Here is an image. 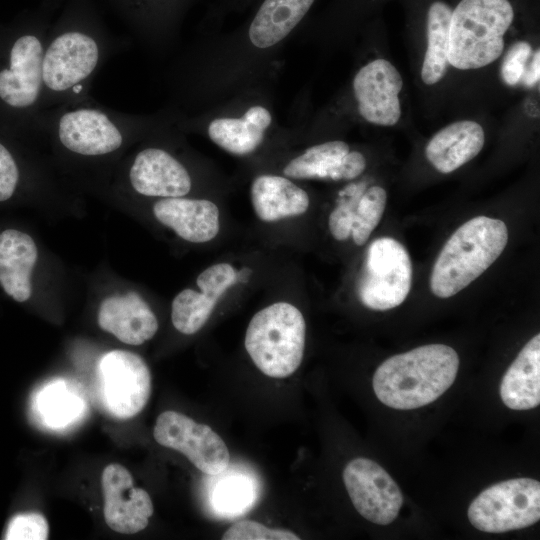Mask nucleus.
<instances>
[{
	"label": "nucleus",
	"mask_w": 540,
	"mask_h": 540,
	"mask_svg": "<svg viewBox=\"0 0 540 540\" xmlns=\"http://www.w3.org/2000/svg\"><path fill=\"white\" fill-rule=\"evenodd\" d=\"M457 352L445 344H428L386 359L375 371L373 390L386 406L410 410L428 405L456 379Z\"/></svg>",
	"instance_id": "1"
},
{
	"label": "nucleus",
	"mask_w": 540,
	"mask_h": 540,
	"mask_svg": "<svg viewBox=\"0 0 540 540\" xmlns=\"http://www.w3.org/2000/svg\"><path fill=\"white\" fill-rule=\"evenodd\" d=\"M507 242L508 229L500 219L477 216L463 223L433 265L431 292L443 299L458 294L499 258Z\"/></svg>",
	"instance_id": "2"
},
{
	"label": "nucleus",
	"mask_w": 540,
	"mask_h": 540,
	"mask_svg": "<svg viewBox=\"0 0 540 540\" xmlns=\"http://www.w3.org/2000/svg\"><path fill=\"white\" fill-rule=\"evenodd\" d=\"M513 19L509 0H461L451 14L448 63L469 70L494 62Z\"/></svg>",
	"instance_id": "3"
},
{
	"label": "nucleus",
	"mask_w": 540,
	"mask_h": 540,
	"mask_svg": "<svg viewBox=\"0 0 540 540\" xmlns=\"http://www.w3.org/2000/svg\"><path fill=\"white\" fill-rule=\"evenodd\" d=\"M306 322L292 303L278 301L256 312L244 345L255 366L266 376L286 378L300 366L305 349Z\"/></svg>",
	"instance_id": "4"
},
{
	"label": "nucleus",
	"mask_w": 540,
	"mask_h": 540,
	"mask_svg": "<svg viewBox=\"0 0 540 540\" xmlns=\"http://www.w3.org/2000/svg\"><path fill=\"white\" fill-rule=\"evenodd\" d=\"M407 249L392 237H379L368 246L356 281V294L367 308L386 311L401 305L412 284Z\"/></svg>",
	"instance_id": "5"
},
{
	"label": "nucleus",
	"mask_w": 540,
	"mask_h": 540,
	"mask_svg": "<svg viewBox=\"0 0 540 540\" xmlns=\"http://www.w3.org/2000/svg\"><path fill=\"white\" fill-rule=\"evenodd\" d=\"M45 43L34 33H22L5 43L0 53V108L11 116L28 115L44 93Z\"/></svg>",
	"instance_id": "6"
},
{
	"label": "nucleus",
	"mask_w": 540,
	"mask_h": 540,
	"mask_svg": "<svg viewBox=\"0 0 540 540\" xmlns=\"http://www.w3.org/2000/svg\"><path fill=\"white\" fill-rule=\"evenodd\" d=\"M467 515L476 529L487 533L529 527L540 519V483L531 478L496 483L471 502Z\"/></svg>",
	"instance_id": "7"
},
{
	"label": "nucleus",
	"mask_w": 540,
	"mask_h": 540,
	"mask_svg": "<svg viewBox=\"0 0 540 540\" xmlns=\"http://www.w3.org/2000/svg\"><path fill=\"white\" fill-rule=\"evenodd\" d=\"M102 402L117 419H129L146 406L151 393V374L137 354L113 350L98 365Z\"/></svg>",
	"instance_id": "8"
},
{
	"label": "nucleus",
	"mask_w": 540,
	"mask_h": 540,
	"mask_svg": "<svg viewBox=\"0 0 540 540\" xmlns=\"http://www.w3.org/2000/svg\"><path fill=\"white\" fill-rule=\"evenodd\" d=\"M153 436L164 447L179 451L201 472L215 475L230 463V454L222 438L208 425L176 412L161 413Z\"/></svg>",
	"instance_id": "9"
},
{
	"label": "nucleus",
	"mask_w": 540,
	"mask_h": 540,
	"mask_svg": "<svg viewBox=\"0 0 540 540\" xmlns=\"http://www.w3.org/2000/svg\"><path fill=\"white\" fill-rule=\"evenodd\" d=\"M100 59L101 46L92 35L78 30L58 34L45 44L44 92L59 95L81 86L94 73Z\"/></svg>",
	"instance_id": "10"
},
{
	"label": "nucleus",
	"mask_w": 540,
	"mask_h": 540,
	"mask_svg": "<svg viewBox=\"0 0 540 540\" xmlns=\"http://www.w3.org/2000/svg\"><path fill=\"white\" fill-rule=\"evenodd\" d=\"M343 481L353 506L366 520L388 525L396 519L403 496L378 463L368 458L351 460L344 468Z\"/></svg>",
	"instance_id": "11"
},
{
	"label": "nucleus",
	"mask_w": 540,
	"mask_h": 540,
	"mask_svg": "<svg viewBox=\"0 0 540 540\" xmlns=\"http://www.w3.org/2000/svg\"><path fill=\"white\" fill-rule=\"evenodd\" d=\"M56 135L68 151L82 156H103L124 143V124L107 111L92 106L66 109L55 120Z\"/></svg>",
	"instance_id": "12"
},
{
	"label": "nucleus",
	"mask_w": 540,
	"mask_h": 540,
	"mask_svg": "<svg viewBox=\"0 0 540 540\" xmlns=\"http://www.w3.org/2000/svg\"><path fill=\"white\" fill-rule=\"evenodd\" d=\"M104 519L112 530L135 534L149 523L154 508L150 495L134 486L130 472L118 463L107 465L101 476Z\"/></svg>",
	"instance_id": "13"
},
{
	"label": "nucleus",
	"mask_w": 540,
	"mask_h": 540,
	"mask_svg": "<svg viewBox=\"0 0 540 540\" xmlns=\"http://www.w3.org/2000/svg\"><path fill=\"white\" fill-rule=\"evenodd\" d=\"M402 86L400 73L389 61L376 59L363 66L353 80L361 116L375 125H395L401 116L399 93Z\"/></svg>",
	"instance_id": "14"
},
{
	"label": "nucleus",
	"mask_w": 540,
	"mask_h": 540,
	"mask_svg": "<svg viewBox=\"0 0 540 540\" xmlns=\"http://www.w3.org/2000/svg\"><path fill=\"white\" fill-rule=\"evenodd\" d=\"M366 168V159L350 151L347 143L333 140L314 145L291 159L283 168L284 176L299 180L350 181Z\"/></svg>",
	"instance_id": "15"
},
{
	"label": "nucleus",
	"mask_w": 540,
	"mask_h": 540,
	"mask_svg": "<svg viewBox=\"0 0 540 540\" xmlns=\"http://www.w3.org/2000/svg\"><path fill=\"white\" fill-rule=\"evenodd\" d=\"M129 179L137 193L148 197H183L192 187L185 166L166 150L155 147L145 148L136 154Z\"/></svg>",
	"instance_id": "16"
},
{
	"label": "nucleus",
	"mask_w": 540,
	"mask_h": 540,
	"mask_svg": "<svg viewBox=\"0 0 540 540\" xmlns=\"http://www.w3.org/2000/svg\"><path fill=\"white\" fill-rule=\"evenodd\" d=\"M153 214L178 237L191 243L210 242L221 228L220 210L207 199L161 198L155 202Z\"/></svg>",
	"instance_id": "17"
},
{
	"label": "nucleus",
	"mask_w": 540,
	"mask_h": 540,
	"mask_svg": "<svg viewBox=\"0 0 540 540\" xmlns=\"http://www.w3.org/2000/svg\"><path fill=\"white\" fill-rule=\"evenodd\" d=\"M98 324L102 330L130 345L143 344L158 330L154 312L135 292L104 299L98 311Z\"/></svg>",
	"instance_id": "18"
},
{
	"label": "nucleus",
	"mask_w": 540,
	"mask_h": 540,
	"mask_svg": "<svg viewBox=\"0 0 540 540\" xmlns=\"http://www.w3.org/2000/svg\"><path fill=\"white\" fill-rule=\"evenodd\" d=\"M261 492L256 474L233 465L215 475H208L206 503L216 518L234 519L251 510Z\"/></svg>",
	"instance_id": "19"
},
{
	"label": "nucleus",
	"mask_w": 540,
	"mask_h": 540,
	"mask_svg": "<svg viewBox=\"0 0 540 540\" xmlns=\"http://www.w3.org/2000/svg\"><path fill=\"white\" fill-rule=\"evenodd\" d=\"M255 215L266 223H275L304 215L310 206L307 192L286 176L262 174L250 187Z\"/></svg>",
	"instance_id": "20"
},
{
	"label": "nucleus",
	"mask_w": 540,
	"mask_h": 540,
	"mask_svg": "<svg viewBox=\"0 0 540 540\" xmlns=\"http://www.w3.org/2000/svg\"><path fill=\"white\" fill-rule=\"evenodd\" d=\"M484 142V130L479 123L458 121L444 127L430 139L425 155L437 171L448 174L476 157Z\"/></svg>",
	"instance_id": "21"
},
{
	"label": "nucleus",
	"mask_w": 540,
	"mask_h": 540,
	"mask_svg": "<svg viewBox=\"0 0 540 540\" xmlns=\"http://www.w3.org/2000/svg\"><path fill=\"white\" fill-rule=\"evenodd\" d=\"M38 257L33 239L15 229L0 232V285L18 302L31 296V273Z\"/></svg>",
	"instance_id": "22"
},
{
	"label": "nucleus",
	"mask_w": 540,
	"mask_h": 540,
	"mask_svg": "<svg viewBox=\"0 0 540 540\" xmlns=\"http://www.w3.org/2000/svg\"><path fill=\"white\" fill-rule=\"evenodd\" d=\"M503 403L528 410L540 403V335L533 336L505 372L500 384Z\"/></svg>",
	"instance_id": "23"
},
{
	"label": "nucleus",
	"mask_w": 540,
	"mask_h": 540,
	"mask_svg": "<svg viewBox=\"0 0 540 540\" xmlns=\"http://www.w3.org/2000/svg\"><path fill=\"white\" fill-rule=\"evenodd\" d=\"M314 0H265L255 15L249 39L260 49L283 40L302 20Z\"/></svg>",
	"instance_id": "24"
},
{
	"label": "nucleus",
	"mask_w": 540,
	"mask_h": 540,
	"mask_svg": "<svg viewBox=\"0 0 540 540\" xmlns=\"http://www.w3.org/2000/svg\"><path fill=\"white\" fill-rule=\"evenodd\" d=\"M452 9L443 1L431 3L427 13V49L421 78L427 85L439 82L448 64L449 25Z\"/></svg>",
	"instance_id": "25"
},
{
	"label": "nucleus",
	"mask_w": 540,
	"mask_h": 540,
	"mask_svg": "<svg viewBox=\"0 0 540 540\" xmlns=\"http://www.w3.org/2000/svg\"><path fill=\"white\" fill-rule=\"evenodd\" d=\"M265 130L245 115L241 118L222 117L212 120L208 136L223 150L238 156L254 152L263 142Z\"/></svg>",
	"instance_id": "26"
},
{
	"label": "nucleus",
	"mask_w": 540,
	"mask_h": 540,
	"mask_svg": "<svg viewBox=\"0 0 540 540\" xmlns=\"http://www.w3.org/2000/svg\"><path fill=\"white\" fill-rule=\"evenodd\" d=\"M220 299L205 290L186 288L172 301L171 320L177 331L185 335L198 332L209 320Z\"/></svg>",
	"instance_id": "27"
},
{
	"label": "nucleus",
	"mask_w": 540,
	"mask_h": 540,
	"mask_svg": "<svg viewBox=\"0 0 540 540\" xmlns=\"http://www.w3.org/2000/svg\"><path fill=\"white\" fill-rule=\"evenodd\" d=\"M35 405L42 420L54 427L73 422L83 410V401L63 381L51 383L42 389Z\"/></svg>",
	"instance_id": "28"
},
{
	"label": "nucleus",
	"mask_w": 540,
	"mask_h": 540,
	"mask_svg": "<svg viewBox=\"0 0 540 540\" xmlns=\"http://www.w3.org/2000/svg\"><path fill=\"white\" fill-rule=\"evenodd\" d=\"M387 194L380 186L366 188L361 195L352 223L350 238L363 246L379 224L386 207Z\"/></svg>",
	"instance_id": "29"
},
{
	"label": "nucleus",
	"mask_w": 540,
	"mask_h": 540,
	"mask_svg": "<svg viewBox=\"0 0 540 540\" xmlns=\"http://www.w3.org/2000/svg\"><path fill=\"white\" fill-rule=\"evenodd\" d=\"M366 188L365 182L352 183L339 193L328 217V229L335 240L343 242L350 238L355 210Z\"/></svg>",
	"instance_id": "30"
},
{
	"label": "nucleus",
	"mask_w": 540,
	"mask_h": 540,
	"mask_svg": "<svg viewBox=\"0 0 540 540\" xmlns=\"http://www.w3.org/2000/svg\"><path fill=\"white\" fill-rule=\"evenodd\" d=\"M49 526L39 513H22L13 516L4 534L6 540H46Z\"/></svg>",
	"instance_id": "31"
},
{
	"label": "nucleus",
	"mask_w": 540,
	"mask_h": 540,
	"mask_svg": "<svg viewBox=\"0 0 540 540\" xmlns=\"http://www.w3.org/2000/svg\"><path fill=\"white\" fill-rule=\"evenodd\" d=\"M238 280L234 266L228 262H218L204 269L197 277L196 284L219 299L232 288Z\"/></svg>",
	"instance_id": "32"
},
{
	"label": "nucleus",
	"mask_w": 540,
	"mask_h": 540,
	"mask_svg": "<svg viewBox=\"0 0 540 540\" xmlns=\"http://www.w3.org/2000/svg\"><path fill=\"white\" fill-rule=\"evenodd\" d=\"M224 540H299L295 533L269 528L259 522L242 520L234 523L222 536Z\"/></svg>",
	"instance_id": "33"
},
{
	"label": "nucleus",
	"mask_w": 540,
	"mask_h": 540,
	"mask_svg": "<svg viewBox=\"0 0 540 540\" xmlns=\"http://www.w3.org/2000/svg\"><path fill=\"white\" fill-rule=\"evenodd\" d=\"M531 52L530 44L525 41L516 42L509 49L501 66V76L507 85L514 86L521 81Z\"/></svg>",
	"instance_id": "34"
},
{
	"label": "nucleus",
	"mask_w": 540,
	"mask_h": 540,
	"mask_svg": "<svg viewBox=\"0 0 540 540\" xmlns=\"http://www.w3.org/2000/svg\"><path fill=\"white\" fill-rule=\"evenodd\" d=\"M19 168L10 150L0 141V202L14 194L19 182Z\"/></svg>",
	"instance_id": "35"
},
{
	"label": "nucleus",
	"mask_w": 540,
	"mask_h": 540,
	"mask_svg": "<svg viewBox=\"0 0 540 540\" xmlns=\"http://www.w3.org/2000/svg\"><path fill=\"white\" fill-rule=\"evenodd\" d=\"M540 78V53L537 50L534 55L529 67L525 69V72L521 78L523 84L527 87H533Z\"/></svg>",
	"instance_id": "36"
}]
</instances>
